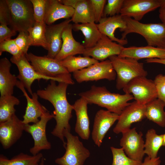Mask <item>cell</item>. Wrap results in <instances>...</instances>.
Segmentation results:
<instances>
[{
	"mask_svg": "<svg viewBox=\"0 0 165 165\" xmlns=\"http://www.w3.org/2000/svg\"><path fill=\"white\" fill-rule=\"evenodd\" d=\"M108 58L116 73V87L118 90L123 89L133 79L138 76L146 77L147 75L143 63L138 61L118 55L112 56Z\"/></svg>",
	"mask_w": 165,
	"mask_h": 165,
	"instance_id": "277c9868",
	"label": "cell"
},
{
	"mask_svg": "<svg viewBox=\"0 0 165 165\" xmlns=\"http://www.w3.org/2000/svg\"><path fill=\"white\" fill-rule=\"evenodd\" d=\"M123 90L125 94H132L135 101L141 105H146L158 98L154 81L146 76H138L133 79Z\"/></svg>",
	"mask_w": 165,
	"mask_h": 165,
	"instance_id": "ba28073f",
	"label": "cell"
},
{
	"mask_svg": "<svg viewBox=\"0 0 165 165\" xmlns=\"http://www.w3.org/2000/svg\"><path fill=\"white\" fill-rule=\"evenodd\" d=\"M163 134H158L153 129L148 130L145 135L144 152L148 156L152 159L157 157L158 152L163 146Z\"/></svg>",
	"mask_w": 165,
	"mask_h": 165,
	"instance_id": "4dcf8cb0",
	"label": "cell"
},
{
	"mask_svg": "<svg viewBox=\"0 0 165 165\" xmlns=\"http://www.w3.org/2000/svg\"><path fill=\"white\" fill-rule=\"evenodd\" d=\"M11 64L6 57L0 60V92L1 96L13 95L17 77L10 72Z\"/></svg>",
	"mask_w": 165,
	"mask_h": 165,
	"instance_id": "d4e9b609",
	"label": "cell"
},
{
	"mask_svg": "<svg viewBox=\"0 0 165 165\" xmlns=\"http://www.w3.org/2000/svg\"><path fill=\"white\" fill-rule=\"evenodd\" d=\"M25 125L16 115L0 123V142L5 149L10 148L21 137Z\"/></svg>",
	"mask_w": 165,
	"mask_h": 165,
	"instance_id": "9a60e30c",
	"label": "cell"
},
{
	"mask_svg": "<svg viewBox=\"0 0 165 165\" xmlns=\"http://www.w3.org/2000/svg\"><path fill=\"white\" fill-rule=\"evenodd\" d=\"M145 116L148 119L162 127H165V103L157 98L146 105Z\"/></svg>",
	"mask_w": 165,
	"mask_h": 165,
	"instance_id": "83f0119b",
	"label": "cell"
},
{
	"mask_svg": "<svg viewBox=\"0 0 165 165\" xmlns=\"http://www.w3.org/2000/svg\"><path fill=\"white\" fill-rule=\"evenodd\" d=\"M120 145L126 155L133 160L142 162L145 154L143 134L138 133L136 128L130 129L122 133Z\"/></svg>",
	"mask_w": 165,
	"mask_h": 165,
	"instance_id": "4fadbf2b",
	"label": "cell"
},
{
	"mask_svg": "<svg viewBox=\"0 0 165 165\" xmlns=\"http://www.w3.org/2000/svg\"><path fill=\"white\" fill-rule=\"evenodd\" d=\"M165 5V0H124L120 14L139 21L145 14Z\"/></svg>",
	"mask_w": 165,
	"mask_h": 165,
	"instance_id": "7c38bea8",
	"label": "cell"
},
{
	"mask_svg": "<svg viewBox=\"0 0 165 165\" xmlns=\"http://www.w3.org/2000/svg\"><path fill=\"white\" fill-rule=\"evenodd\" d=\"M46 25L44 22H35L34 25L28 30L31 46H41L48 50V44L46 36Z\"/></svg>",
	"mask_w": 165,
	"mask_h": 165,
	"instance_id": "d6a6232c",
	"label": "cell"
},
{
	"mask_svg": "<svg viewBox=\"0 0 165 165\" xmlns=\"http://www.w3.org/2000/svg\"><path fill=\"white\" fill-rule=\"evenodd\" d=\"M6 52L11 54L13 57H18L24 54L16 44L14 39L6 40L0 43V55L3 52Z\"/></svg>",
	"mask_w": 165,
	"mask_h": 165,
	"instance_id": "e575fe53",
	"label": "cell"
},
{
	"mask_svg": "<svg viewBox=\"0 0 165 165\" xmlns=\"http://www.w3.org/2000/svg\"><path fill=\"white\" fill-rule=\"evenodd\" d=\"M71 21L69 19L57 24L46 25L45 34L48 44L47 57L54 59L59 52L62 44V32Z\"/></svg>",
	"mask_w": 165,
	"mask_h": 165,
	"instance_id": "d6986e66",
	"label": "cell"
},
{
	"mask_svg": "<svg viewBox=\"0 0 165 165\" xmlns=\"http://www.w3.org/2000/svg\"><path fill=\"white\" fill-rule=\"evenodd\" d=\"M10 22V12L6 0H0V23L8 25Z\"/></svg>",
	"mask_w": 165,
	"mask_h": 165,
	"instance_id": "60d3db41",
	"label": "cell"
},
{
	"mask_svg": "<svg viewBox=\"0 0 165 165\" xmlns=\"http://www.w3.org/2000/svg\"><path fill=\"white\" fill-rule=\"evenodd\" d=\"M123 17L127 28L122 34L121 39H125L128 34L136 33L145 38L148 46L165 50L164 23H143L130 17Z\"/></svg>",
	"mask_w": 165,
	"mask_h": 165,
	"instance_id": "3957f363",
	"label": "cell"
},
{
	"mask_svg": "<svg viewBox=\"0 0 165 165\" xmlns=\"http://www.w3.org/2000/svg\"><path fill=\"white\" fill-rule=\"evenodd\" d=\"M73 76L78 82L81 83L105 79L114 80L116 74L111 61L107 59L73 73Z\"/></svg>",
	"mask_w": 165,
	"mask_h": 165,
	"instance_id": "9c48e42d",
	"label": "cell"
},
{
	"mask_svg": "<svg viewBox=\"0 0 165 165\" xmlns=\"http://www.w3.org/2000/svg\"><path fill=\"white\" fill-rule=\"evenodd\" d=\"M113 156L112 165H141L142 162L137 161L129 158L122 148L111 147Z\"/></svg>",
	"mask_w": 165,
	"mask_h": 165,
	"instance_id": "836d02e7",
	"label": "cell"
},
{
	"mask_svg": "<svg viewBox=\"0 0 165 165\" xmlns=\"http://www.w3.org/2000/svg\"><path fill=\"white\" fill-rule=\"evenodd\" d=\"M16 86L22 91L27 101L25 113L23 116V122L25 124L37 123L39 120V118L48 111V110L39 102L38 96L37 93H33L32 97L30 98L25 88L19 80H18Z\"/></svg>",
	"mask_w": 165,
	"mask_h": 165,
	"instance_id": "ffe728a7",
	"label": "cell"
},
{
	"mask_svg": "<svg viewBox=\"0 0 165 165\" xmlns=\"http://www.w3.org/2000/svg\"><path fill=\"white\" fill-rule=\"evenodd\" d=\"M159 98L165 103V75L159 74L154 80Z\"/></svg>",
	"mask_w": 165,
	"mask_h": 165,
	"instance_id": "ab89813d",
	"label": "cell"
},
{
	"mask_svg": "<svg viewBox=\"0 0 165 165\" xmlns=\"http://www.w3.org/2000/svg\"><path fill=\"white\" fill-rule=\"evenodd\" d=\"M74 12L73 8L62 4L60 0H46L44 22L50 25L59 19H69Z\"/></svg>",
	"mask_w": 165,
	"mask_h": 165,
	"instance_id": "603a6c76",
	"label": "cell"
},
{
	"mask_svg": "<svg viewBox=\"0 0 165 165\" xmlns=\"http://www.w3.org/2000/svg\"><path fill=\"white\" fill-rule=\"evenodd\" d=\"M163 146L165 147V134H163Z\"/></svg>",
	"mask_w": 165,
	"mask_h": 165,
	"instance_id": "7dc6e473",
	"label": "cell"
},
{
	"mask_svg": "<svg viewBox=\"0 0 165 165\" xmlns=\"http://www.w3.org/2000/svg\"><path fill=\"white\" fill-rule=\"evenodd\" d=\"M94 14L95 23H98L103 17L106 0H90Z\"/></svg>",
	"mask_w": 165,
	"mask_h": 165,
	"instance_id": "f35d334b",
	"label": "cell"
},
{
	"mask_svg": "<svg viewBox=\"0 0 165 165\" xmlns=\"http://www.w3.org/2000/svg\"><path fill=\"white\" fill-rule=\"evenodd\" d=\"M10 14L11 28L19 32L28 30L35 24L33 8L30 0H6Z\"/></svg>",
	"mask_w": 165,
	"mask_h": 165,
	"instance_id": "5b68a950",
	"label": "cell"
},
{
	"mask_svg": "<svg viewBox=\"0 0 165 165\" xmlns=\"http://www.w3.org/2000/svg\"><path fill=\"white\" fill-rule=\"evenodd\" d=\"M145 105L135 101L127 106L119 115L118 122L113 128V132L118 134L129 129L131 124L140 122L145 116Z\"/></svg>",
	"mask_w": 165,
	"mask_h": 165,
	"instance_id": "5bb4252c",
	"label": "cell"
},
{
	"mask_svg": "<svg viewBox=\"0 0 165 165\" xmlns=\"http://www.w3.org/2000/svg\"><path fill=\"white\" fill-rule=\"evenodd\" d=\"M45 160L43 157L41 160V161L39 165H45Z\"/></svg>",
	"mask_w": 165,
	"mask_h": 165,
	"instance_id": "bcb514c9",
	"label": "cell"
},
{
	"mask_svg": "<svg viewBox=\"0 0 165 165\" xmlns=\"http://www.w3.org/2000/svg\"><path fill=\"white\" fill-rule=\"evenodd\" d=\"M146 62L148 63H157L165 65V58H150L146 59Z\"/></svg>",
	"mask_w": 165,
	"mask_h": 165,
	"instance_id": "ee69618b",
	"label": "cell"
},
{
	"mask_svg": "<svg viewBox=\"0 0 165 165\" xmlns=\"http://www.w3.org/2000/svg\"><path fill=\"white\" fill-rule=\"evenodd\" d=\"M16 31L8 28L7 25H0V43L9 39L16 34Z\"/></svg>",
	"mask_w": 165,
	"mask_h": 165,
	"instance_id": "b9f144b4",
	"label": "cell"
},
{
	"mask_svg": "<svg viewBox=\"0 0 165 165\" xmlns=\"http://www.w3.org/2000/svg\"><path fill=\"white\" fill-rule=\"evenodd\" d=\"M15 42L23 53L26 55L29 47L31 46L28 31L19 32L18 36L14 39Z\"/></svg>",
	"mask_w": 165,
	"mask_h": 165,
	"instance_id": "74e56055",
	"label": "cell"
},
{
	"mask_svg": "<svg viewBox=\"0 0 165 165\" xmlns=\"http://www.w3.org/2000/svg\"><path fill=\"white\" fill-rule=\"evenodd\" d=\"M123 47L102 34L101 38L93 47L85 49L84 56L91 57L98 61H103L114 55H119Z\"/></svg>",
	"mask_w": 165,
	"mask_h": 165,
	"instance_id": "2e32d148",
	"label": "cell"
},
{
	"mask_svg": "<svg viewBox=\"0 0 165 165\" xmlns=\"http://www.w3.org/2000/svg\"><path fill=\"white\" fill-rule=\"evenodd\" d=\"M60 61L70 73L86 68L99 62L90 57L80 56H70Z\"/></svg>",
	"mask_w": 165,
	"mask_h": 165,
	"instance_id": "f1b7e54d",
	"label": "cell"
},
{
	"mask_svg": "<svg viewBox=\"0 0 165 165\" xmlns=\"http://www.w3.org/2000/svg\"><path fill=\"white\" fill-rule=\"evenodd\" d=\"M10 61L17 66L19 72L17 78L31 95L33 93L31 86L34 81L36 80H53L58 82H62L69 84L66 80L62 79L45 76L38 73L30 64L25 55L18 57L12 56Z\"/></svg>",
	"mask_w": 165,
	"mask_h": 165,
	"instance_id": "30bf717a",
	"label": "cell"
},
{
	"mask_svg": "<svg viewBox=\"0 0 165 165\" xmlns=\"http://www.w3.org/2000/svg\"><path fill=\"white\" fill-rule=\"evenodd\" d=\"M73 30L82 32L84 39L82 44L85 49L94 46L101 38L102 34L95 22L86 24H74Z\"/></svg>",
	"mask_w": 165,
	"mask_h": 165,
	"instance_id": "4316f807",
	"label": "cell"
},
{
	"mask_svg": "<svg viewBox=\"0 0 165 165\" xmlns=\"http://www.w3.org/2000/svg\"><path fill=\"white\" fill-rule=\"evenodd\" d=\"M46 0H30L33 6L34 16L36 22H44Z\"/></svg>",
	"mask_w": 165,
	"mask_h": 165,
	"instance_id": "8d00e7d4",
	"label": "cell"
},
{
	"mask_svg": "<svg viewBox=\"0 0 165 165\" xmlns=\"http://www.w3.org/2000/svg\"><path fill=\"white\" fill-rule=\"evenodd\" d=\"M159 17L162 23L165 24V5L160 8Z\"/></svg>",
	"mask_w": 165,
	"mask_h": 165,
	"instance_id": "f6af8a7d",
	"label": "cell"
},
{
	"mask_svg": "<svg viewBox=\"0 0 165 165\" xmlns=\"http://www.w3.org/2000/svg\"><path fill=\"white\" fill-rule=\"evenodd\" d=\"M97 26L101 33L107 36L112 41L123 46L127 44V40L119 39L115 37L116 30L119 28L123 32L127 28V24L123 17L120 14L112 16L103 17Z\"/></svg>",
	"mask_w": 165,
	"mask_h": 165,
	"instance_id": "ac0fdd59",
	"label": "cell"
},
{
	"mask_svg": "<svg viewBox=\"0 0 165 165\" xmlns=\"http://www.w3.org/2000/svg\"><path fill=\"white\" fill-rule=\"evenodd\" d=\"M72 30V24L71 23L64 29L62 34V46L54 58L56 60L60 61L70 56L83 54L85 48L83 45L75 39Z\"/></svg>",
	"mask_w": 165,
	"mask_h": 165,
	"instance_id": "44dd1931",
	"label": "cell"
},
{
	"mask_svg": "<svg viewBox=\"0 0 165 165\" xmlns=\"http://www.w3.org/2000/svg\"><path fill=\"white\" fill-rule=\"evenodd\" d=\"M124 0H108L105 6L103 17L119 14Z\"/></svg>",
	"mask_w": 165,
	"mask_h": 165,
	"instance_id": "d590c367",
	"label": "cell"
},
{
	"mask_svg": "<svg viewBox=\"0 0 165 165\" xmlns=\"http://www.w3.org/2000/svg\"><path fill=\"white\" fill-rule=\"evenodd\" d=\"M64 135L66 139L65 152L62 157L55 160V163L59 165H83L90 157V152L79 137L72 135L70 131L65 130Z\"/></svg>",
	"mask_w": 165,
	"mask_h": 165,
	"instance_id": "52a82bcc",
	"label": "cell"
},
{
	"mask_svg": "<svg viewBox=\"0 0 165 165\" xmlns=\"http://www.w3.org/2000/svg\"><path fill=\"white\" fill-rule=\"evenodd\" d=\"M26 57L35 70L39 74L47 77L62 79L69 85L74 84L71 74L60 61L46 56H39L31 53H28Z\"/></svg>",
	"mask_w": 165,
	"mask_h": 165,
	"instance_id": "8992f818",
	"label": "cell"
},
{
	"mask_svg": "<svg viewBox=\"0 0 165 165\" xmlns=\"http://www.w3.org/2000/svg\"><path fill=\"white\" fill-rule=\"evenodd\" d=\"M161 162L159 157L152 159L147 156L145 158L141 165H160Z\"/></svg>",
	"mask_w": 165,
	"mask_h": 165,
	"instance_id": "7bdbcfd3",
	"label": "cell"
},
{
	"mask_svg": "<svg viewBox=\"0 0 165 165\" xmlns=\"http://www.w3.org/2000/svg\"><path fill=\"white\" fill-rule=\"evenodd\" d=\"M43 157L40 152L32 155L21 152L10 159L1 154L0 165H39Z\"/></svg>",
	"mask_w": 165,
	"mask_h": 165,
	"instance_id": "f546056e",
	"label": "cell"
},
{
	"mask_svg": "<svg viewBox=\"0 0 165 165\" xmlns=\"http://www.w3.org/2000/svg\"><path fill=\"white\" fill-rule=\"evenodd\" d=\"M79 95L88 104H94L106 108L107 110L120 115L130 103L129 101L134 99L132 95L121 94L112 93L105 86H91L87 91L80 93Z\"/></svg>",
	"mask_w": 165,
	"mask_h": 165,
	"instance_id": "7a4b0ae2",
	"label": "cell"
},
{
	"mask_svg": "<svg viewBox=\"0 0 165 165\" xmlns=\"http://www.w3.org/2000/svg\"><path fill=\"white\" fill-rule=\"evenodd\" d=\"M121 57L132 58L137 61L146 58H165V50L147 45L145 46H131L123 48Z\"/></svg>",
	"mask_w": 165,
	"mask_h": 165,
	"instance_id": "cb8c5ba5",
	"label": "cell"
},
{
	"mask_svg": "<svg viewBox=\"0 0 165 165\" xmlns=\"http://www.w3.org/2000/svg\"><path fill=\"white\" fill-rule=\"evenodd\" d=\"M73 8L74 12L71 20L74 24L95 23L90 0H78Z\"/></svg>",
	"mask_w": 165,
	"mask_h": 165,
	"instance_id": "484cf974",
	"label": "cell"
},
{
	"mask_svg": "<svg viewBox=\"0 0 165 165\" xmlns=\"http://www.w3.org/2000/svg\"><path fill=\"white\" fill-rule=\"evenodd\" d=\"M119 115L108 110L101 109L96 114L92 132V138L95 144L100 147L108 131Z\"/></svg>",
	"mask_w": 165,
	"mask_h": 165,
	"instance_id": "e0dca14e",
	"label": "cell"
},
{
	"mask_svg": "<svg viewBox=\"0 0 165 165\" xmlns=\"http://www.w3.org/2000/svg\"><path fill=\"white\" fill-rule=\"evenodd\" d=\"M87 102L80 97L73 105L75 112L76 121L75 130V132L82 139L87 140L90 134V122L88 114Z\"/></svg>",
	"mask_w": 165,
	"mask_h": 165,
	"instance_id": "7402d4cb",
	"label": "cell"
},
{
	"mask_svg": "<svg viewBox=\"0 0 165 165\" xmlns=\"http://www.w3.org/2000/svg\"><path fill=\"white\" fill-rule=\"evenodd\" d=\"M54 118L53 114L48 111L41 117L37 123L25 125L24 131L31 135L34 141V146L29 150L32 155H36L42 150L51 149V145L46 137V128L48 122Z\"/></svg>",
	"mask_w": 165,
	"mask_h": 165,
	"instance_id": "8fae6325",
	"label": "cell"
},
{
	"mask_svg": "<svg viewBox=\"0 0 165 165\" xmlns=\"http://www.w3.org/2000/svg\"><path fill=\"white\" fill-rule=\"evenodd\" d=\"M56 81L50 80V83L43 90H38V97L50 102L54 108V118L56 124L51 134L59 138L63 142L64 146L66 142L64 140V132L70 131L69 120L72 117L73 105L68 102L66 97V91L68 85L67 83L61 82L56 84Z\"/></svg>",
	"mask_w": 165,
	"mask_h": 165,
	"instance_id": "6da1fadb",
	"label": "cell"
},
{
	"mask_svg": "<svg viewBox=\"0 0 165 165\" xmlns=\"http://www.w3.org/2000/svg\"><path fill=\"white\" fill-rule=\"evenodd\" d=\"M20 103L18 99L13 95L0 97V123L5 122L15 114L14 106Z\"/></svg>",
	"mask_w": 165,
	"mask_h": 165,
	"instance_id": "1f68e13d",
	"label": "cell"
}]
</instances>
